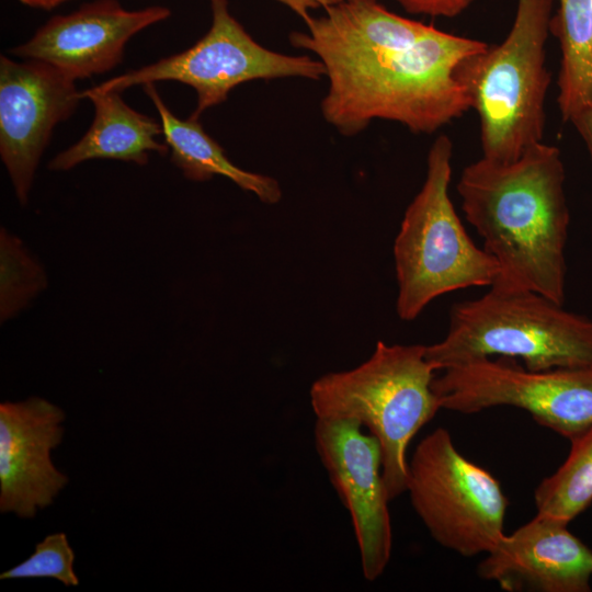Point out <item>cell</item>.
<instances>
[{
	"label": "cell",
	"mask_w": 592,
	"mask_h": 592,
	"mask_svg": "<svg viewBox=\"0 0 592 592\" xmlns=\"http://www.w3.org/2000/svg\"><path fill=\"white\" fill-rule=\"evenodd\" d=\"M560 150L545 143L508 163L468 164L457 191L467 221L499 264L491 286L531 289L563 305L570 213Z\"/></svg>",
	"instance_id": "1"
},
{
	"label": "cell",
	"mask_w": 592,
	"mask_h": 592,
	"mask_svg": "<svg viewBox=\"0 0 592 592\" xmlns=\"http://www.w3.org/2000/svg\"><path fill=\"white\" fill-rule=\"evenodd\" d=\"M486 46L413 20L384 43L320 60L329 79L322 116L344 136L376 118L432 134L469 110L455 70Z\"/></svg>",
	"instance_id": "2"
},
{
	"label": "cell",
	"mask_w": 592,
	"mask_h": 592,
	"mask_svg": "<svg viewBox=\"0 0 592 592\" xmlns=\"http://www.w3.org/2000/svg\"><path fill=\"white\" fill-rule=\"evenodd\" d=\"M554 0H517L515 18L498 45L465 57L455 78L478 115L482 157L512 162L542 143L550 84L546 43Z\"/></svg>",
	"instance_id": "3"
},
{
	"label": "cell",
	"mask_w": 592,
	"mask_h": 592,
	"mask_svg": "<svg viewBox=\"0 0 592 592\" xmlns=\"http://www.w3.org/2000/svg\"><path fill=\"white\" fill-rule=\"evenodd\" d=\"M434 372L425 345L378 341L364 363L325 374L310 387L317 419H352L377 439L390 501L407 489L410 441L441 409L432 389Z\"/></svg>",
	"instance_id": "4"
},
{
	"label": "cell",
	"mask_w": 592,
	"mask_h": 592,
	"mask_svg": "<svg viewBox=\"0 0 592 592\" xmlns=\"http://www.w3.org/2000/svg\"><path fill=\"white\" fill-rule=\"evenodd\" d=\"M434 371L487 357L519 358L531 371L592 365V320L531 291L490 286L455 303L446 335L425 345Z\"/></svg>",
	"instance_id": "5"
},
{
	"label": "cell",
	"mask_w": 592,
	"mask_h": 592,
	"mask_svg": "<svg viewBox=\"0 0 592 592\" xmlns=\"http://www.w3.org/2000/svg\"><path fill=\"white\" fill-rule=\"evenodd\" d=\"M452 140L440 135L428 152L423 185L407 207L394 242L396 309L406 321L446 293L490 287L499 276V264L475 244L452 203Z\"/></svg>",
	"instance_id": "6"
},
{
	"label": "cell",
	"mask_w": 592,
	"mask_h": 592,
	"mask_svg": "<svg viewBox=\"0 0 592 592\" xmlns=\"http://www.w3.org/2000/svg\"><path fill=\"white\" fill-rule=\"evenodd\" d=\"M406 491L432 538L460 556L487 554L504 535L509 501L500 482L462 455L444 428L414 448Z\"/></svg>",
	"instance_id": "7"
},
{
	"label": "cell",
	"mask_w": 592,
	"mask_h": 592,
	"mask_svg": "<svg viewBox=\"0 0 592 592\" xmlns=\"http://www.w3.org/2000/svg\"><path fill=\"white\" fill-rule=\"evenodd\" d=\"M441 372L432 382L441 409L515 407L569 441L592 426V365L531 371L514 358L487 357Z\"/></svg>",
	"instance_id": "8"
},
{
	"label": "cell",
	"mask_w": 592,
	"mask_h": 592,
	"mask_svg": "<svg viewBox=\"0 0 592 592\" xmlns=\"http://www.w3.org/2000/svg\"><path fill=\"white\" fill-rule=\"evenodd\" d=\"M212 25L193 46L151 65L111 78L94 88L118 91L157 81L173 80L192 87L197 96L192 117L225 102L229 92L247 81L301 77L318 80L326 75L319 59L291 56L257 43L230 14L228 0H209Z\"/></svg>",
	"instance_id": "9"
},
{
	"label": "cell",
	"mask_w": 592,
	"mask_h": 592,
	"mask_svg": "<svg viewBox=\"0 0 592 592\" xmlns=\"http://www.w3.org/2000/svg\"><path fill=\"white\" fill-rule=\"evenodd\" d=\"M314 437L330 482L351 515L363 576L374 581L385 571L392 548L380 445L352 419H317Z\"/></svg>",
	"instance_id": "10"
},
{
	"label": "cell",
	"mask_w": 592,
	"mask_h": 592,
	"mask_svg": "<svg viewBox=\"0 0 592 592\" xmlns=\"http://www.w3.org/2000/svg\"><path fill=\"white\" fill-rule=\"evenodd\" d=\"M75 81L43 61L0 57V156L21 205L54 127L81 100Z\"/></svg>",
	"instance_id": "11"
},
{
	"label": "cell",
	"mask_w": 592,
	"mask_h": 592,
	"mask_svg": "<svg viewBox=\"0 0 592 592\" xmlns=\"http://www.w3.org/2000/svg\"><path fill=\"white\" fill-rule=\"evenodd\" d=\"M162 5L126 10L117 0H94L54 15L24 44L9 52L46 62L69 78H89L122 61L126 43L144 29L168 19Z\"/></svg>",
	"instance_id": "12"
},
{
	"label": "cell",
	"mask_w": 592,
	"mask_h": 592,
	"mask_svg": "<svg viewBox=\"0 0 592 592\" xmlns=\"http://www.w3.org/2000/svg\"><path fill=\"white\" fill-rule=\"evenodd\" d=\"M65 412L41 397L0 405V511L32 519L53 503L68 477L52 462Z\"/></svg>",
	"instance_id": "13"
},
{
	"label": "cell",
	"mask_w": 592,
	"mask_h": 592,
	"mask_svg": "<svg viewBox=\"0 0 592 592\" xmlns=\"http://www.w3.org/2000/svg\"><path fill=\"white\" fill-rule=\"evenodd\" d=\"M551 516L536 515L503 535L477 567L478 576L509 592H589L592 550Z\"/></svg>",
	"instance_id": "14"
},
{
	"label": "cell",
	"mask_w": 592,
	"mask_h": 592,
	"mask_svg": "<svg viewBox=\"0 0 592 592\" xmlns=\"http://www.w3.org/2000/svg\"><path fill=\"white\" fill-rule=\"evenodd\" d=\"M118 91H100L94 87L81 91L94 106V118L79 141L55 156L48 164L54 171L69 170L90 159H115L147 164L149 152L166 155L168 145L157 137L162 125L128 106Z\"/></svg>",
	"instance_id": "15"
},
{
	"label": "cell",
	"mask_w": 592,
	"mask_h": 592,
	"mask_svg": "<svg viewBox=\"0 0 592 592\" xmlns=\"http://www.w3.org/2000/svg\"><path fill=\"white\" fill-rule=\"evenodd\" d=\"M144 90L159 113L171 161L189 180L204 182L221 175L253 193L263 203L280 202L282 190L274 178L237 167L228 159L223 147L204 130L198 118L190 116L181 119L175 116L152 82L144 84Z\"/></svg>",
	"instance_id": "16"
},
{
	"label": "cell",
	"mask_w": 592,
	"mask_h": 592,
	"mask_svg": "<svg viewBox=\"0 0 592 592\" xmlns=\"http://www.w3.org/2000/svg\"><path fill=\"white\" fill-rule=\"evenodd\" d=\"M550 32L560 47L557 103L565 122L592 111V0H558Z\"/></svg>",
	"instance_id": "17"
},
{
	"label": "cell",
	"mask_w": 592,
	"mask_h": 592,
	"mask_svg": "<svg viewBox=\"0 0 592 592\" xmlns=\"http://www.w3.org/2000/svg\"><path fill=\"white\" fill-rule=\"evenodd\" d=\"M570 443L566 460L534 491L537 513L567 524L592 503V426Z\"/></svg>",
	"instance_id": "18"
},
{
	"label": "cell",
	"mask_w": 592,
	"mask_h": 592,
	"mask_svg": "<svg viewBox=\"0 0 592 592\" xmlns=\"http://www.w3.org/2000/svg\"><path fill=\"white\" fill-rule=\"evenodd\" d=\"M47 286V276L22 240L0 231V320L15 317Z\"/></svg>",
	"instance_id": "19"
},
{
	"label": "cell",
	"mask_w": 592,
	"mask_h": 592,
	"mask_svg": "<svg viewBox=\"0 0 592 592\" xmlns=\"http://www.w3.org/2000/svg\"><path fill=\"white\" fill-rule=\"evenodd\" d=\"M75 553L65 533L47 535L23 562L2 572L0 579L53 578L67 587L79 584L73 569Z\"/></svg>",
	"instance_id": "20"
},
{
	"label": "cell",
	"mask_w": 592,
	"mask_h": 592,
	"mask_svg": "<svg viewBox=\"0 0 592 592\" xmlns=\"http://www.w3.org/2000/svg\"><path fill=\"white\" fill-rule=\"evenodd\" d=\"M407 12L430 16L454 18L464 12L475 0H395Z\"/></svg>",
	"instance_id": "21"
},
{
	"label": "cell",
	"mask_w": 592,
	"mask_h": 592,
	"mask_svg": "<svg viewBox=\"0 0 592 592\" xmlns=\"http://www.w3.org/2000/svg\"><path fill=\"white\" fill-rule=\"evenodd\" d=\"M282 4L288 7L293 12L298 14L303 20H306L310 14L309 11L312 9L330 8L335 5L344 0H275Z\"/></svg>",
	"instance_id": "22"
},
{
	"label": "cell",
	"mask_w": 592,
	"mask_h": 592,
	"mask_svg": "<svg viewBox=\"0 0 592 592\" xmlns=\"http://www.w3.org/2000/svg\"><path fill=\"white\" fill-rule=\"evenodd\" d=\"M570 123L573 124L577 132L583 139L592 160V111L581 113L580 115L576 116Z\"/></svg>",
	"instance_id": "23"
},
{
	"label": "cell",
	"mask_w": 592,
	"mask_h": 592,
	"mask_svg": "<svg viewBox=\"0 0 592 592\" xmlns=\"http://www.w3.org/2000/svg\"><path fill=\"white\" fill-rule=\"evenodd\" d=\"M18 1L31 8L52 10L69 0H18Z\"/></svg>",
	"instance_id": "24"
},
{
	"label": "cell",
	"mask_w": 592,
	"mask_h": 592,
	"mask_svg": "<svg viewBox=\"0 0 592 592\" xmlns=\"http://www.w3.org/2000/svg\"><path fill=\"white\" fill-rule=\"evenodd\" d=\"M350 2H366V1H376V0H344Z\"/></svg>",
	"instance_id": "25"
}]
</instances>
